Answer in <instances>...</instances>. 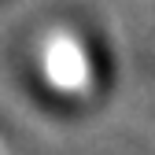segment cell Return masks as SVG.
I'll return each instance as SVG.
<instances>
[{"mask_svg":"<svg viewBox=\"0 0 155 155\" xmlns=\"http://www.w3.org/2000/svg\"><path fill=\"white\" fill-rule=\"evenodd\" d=\"M41 63H45V74H48V81L55 89L81 92L89 85V74H92L89 70V55L70 33H52V41L41 52Z\"/></svg>","mask_w":155,"mask_h":155,"instance_id":"6da1fadb","label":"cell"}]
</instances>
